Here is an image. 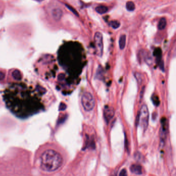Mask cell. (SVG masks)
<instances>
[{
	"label": "cell",
	"instance_id": "6da1fadb",
	"mask_svg": "<svg viewBox=\"0 0 176 176\" xmlns=\"http://www.w3.org/2000/svg\"><path fill=\"white\" fill-rule=\"evenodd\" d=\"M48 87L39 82L24 80L5 87L2 97L7 109L20 119L45 111L50 104Z\"/></svg>",
	"mask_w": 176,
	"mask_h": 176
},
{
	"label": "cell",
	"instance_id": "7a4b0ae2",
	"mask_svg": "<svg viewBox=\"0 0 176 176\" xmlns=\"http://www.w3.org/2000/svg\"><path fill=\"white\" fill-rule=\"evenodd\" d=\"M64 163V159L59 152L48 143L39 147L34 157L35 167L40 173L46 174L56 172Z\"/></svg>",
	"mask_w": 176,
	"mask_h": 176
},
{
	"label": "cell",
	"instance_id": "3957f363",
	"mask_svg": "<svg viewBox=\"0 0 176 176\" xmlns=\"http://www.w3.org/2000/svg\"><path fill=\"white\" fill-rule=\"evenodd\" d=\"M81 103L84 110L87 112L92 110L95 107V100L93 96L88 92H86L83 94L82 97Z\"/></svg>",
	"mask_w": 176,
	"mask_h": 176
},
{
	"label": "cell",
	"instance_id": "277c9868",
	"mask_svg": "<svg viewBox=\"0 0 176 176\" xmlns=\"http://www.w3.org/2000/svg\"><path fill=\"white\" fill-rule=\"evenodd\" d=\"M143 129L144 131H146L148 126L149 112L148 107L146 105L142 106V109L139 114V122Z\"/></svg>",
	"mask_w": 176,
	"mask_h": 176
},
{
	"label": "cell",
	"instance_id": "5b68a950",
	"mask_svg": "<svg viewBox=\"0 0 176 176\" xmlns=\"http://www.w3.org/2000/svg\"><path fill=\"white\" fill-rule=\"evenodd\" d=\"M95 47L96 49L97 55L99 56H101L103 51V36L101 33L96 32L95 34Z\"/></svg>",
	"mask_w": 176,
	"mask_h": 176
},
{
	"label": "cell",
	"instance_id": "8992f818",
	"mask_svg": "<svg viewBox=\"0 0 176 176\" xmlns=\"http://www.w3.org/2000/svg\"><path fill=\"white\" fill-rule=\"evenodd\" d=\"M104 115L107 122L109 123V121L113 117L114 115V110L112 107H105L104 111Z\"/></svg>",
	"mask_w": 176,
	"mask_h": 176
},
{
	"label": "cell",
	"instance_id": "52a82bcc",
	"mask_svg": "<svg viewBox=\"0 0 176 176\" xmlns=\"http://www.w3.org/2000/svg\"><path fill=\"white\" fill-rule=\"evenodd\" d=\"M63 11L59 8L53 9L52 11V16L55 21H59L62 17Z\"/></svg>",
	"mask_w": 176,
	"mask_h": 176
},
{
	"label": "cell",
	"instance_id": "ba28073f",
	"mask_svg": "<svg viewBox=\"0 0 176 176\" xmlns=\"http://www.w3.org/2000/svg\"><path fill=\"white\" fill-rule=\"evenodd\" d=\"M130 171L135 174H141L143 173L142 166L137 164L132 165L130 167Z\"/></svg>",
	"mask_w": 176,
	"mask_h": 176
},
{
	"label": "cell",
	"instance_id": "9c48e42d",
	"mask_svg": "<svg viewBox=\"0 0 176 176\" xmlns=\"http://www.w3.org/2000/svg\"><path fill=\"white\" fill-rule=\"evenodd\" d=\"M126 35H122L119 38V48L121 50H124L126 47Z\"/></svg>",
	"mask_w": 176,
	"mask_h": 176
},
{
	"label": "cell",
	"instance_id": "30bf717a",
	"mask_svg": "<svg viewBox=\"0 0 176 176\" xmlns=\"http://www.w3.org/2000/svg\"><path fill=\"white\" fill-rule=\"evenodd\" d=\"M166 25H167V21L165 18H161L157 25V28L159 30H163L165 29Z\"/></svg>",
	"mask_w": 176,
	"mask_h": 176
},
{
	"label": "cell",
	"instance_id": "8fae6325",
	"mask_svg": "<svg viewBox=\"0 0 176 176\" xmlns=\"http://www.w3.org/2000/svg\"><path fill=\"white\" fill-rule=\"evenodd\" d=\"M108 8L107 6L104 5H100L97 6L96 8V11L97 12L98 14H104L107 13L108 12Z\"/></svg>",
	"mask_w": 176,
	"mask_h": 176
},
{
	"label": "cell",
	"instance_id": "7c38bea8",
	"mask_svg": "<svg viewBox=\"0 0 176 176\" xmlns=\"http://www.w3.org/2000/svg\"><path fill=\"white\" fill-rule=\"evenodd\" d=\"M127 10L129 12H133L135 9V5L132 1H128L126 5Z\"/></svg>",
	"mask_w": 176,
	"mask_h": 176
},
{
	"label": "cell",
	"instance_id": "4fadbf2b",
	"mask_svg": "<svg viewBox=\"0 0 176 176\" xmlns=\"http://www.w3.org/2000/svg\"><path fill=\"white\" fill-rule=\"evenodd\" d=\"M110 25L113 29H117L119 28L120 26V23L117 20H114V21H110Z\"/></svg>",
	"mask_w": 176,
	"mask_h": 176
},
{
	"label": "cell",
	"instance_id": "5bb4252c",
	"mask_svg": "<svg viewBox=\"0 0 176 176\" xmlns=\"http://www.w3.org/2000/svg\"><path fill=\"white\" fill-rule=\"evenodd\" d=\"M66 7H67L68 9H69L70 11H71V12H73V14L76 15V16H78L79 17V14H78V12L76 11L75 9L73 8V7H71L70 6H69V5H67V4H66Z\"/></svg>",
	"mask_w": 176,
	"mask_h": 176
},
{
	"label": "cell",
	"instance_id": "9a60e30c",
	"mask_svg": "<svg viewBox=\"0 0 176 176\" xmlns=\"http://www.w3.org/2000/svg\"><path fill=\"white\" fill-rule=\"evenodd\" d=\"M120 176H126L127 175L126 171L125 169H123V171H121L120 173L119 174Z\"/></svg>",
	"mask_w": 176,
	"mask_h": 176
},
{
	"label": "cell",
	"instance_id": "2e32d148",
	"mask_svg": "<svg viewBox=\"0 0 176 176\" xmlns=\"http://www.w3.org/2000/svg\"><path fill=\"white\" fill-rule=\"evenodd\" d=\"M35 1H37V2H42V1H43V0H35Z\"/></svg>",
	"mask_w": 176,
	"mask_h": 176
}]
</instances>
